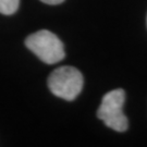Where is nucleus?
<instances>
[{
    "label": "nucleus",
    "instance_id": "nucleus-5",
    "mask_svg": "<svg viewBox=\"0 0 147 147\" xmlns=\"http://www.w3.org/2000/svg\"><path fill=\"white\" fill-rule=\"evenodd\" d=\"M40 1L47 3V5H59V3L63 2L64 0H40Z\"/></svg>",
    "mask_w": 147,
    "mask_h": 147
},
{
    "label": "nucleus",
    "instance_id": "nucleus-2",
    "mask_svg": "<svg viewBox=\"0 0 147 147\" xmlns=\"http://www.w3.org/2000/svg\"><path fill=\"white\" fill-rule=\"evenodd\" d=\"M48 87L55 96L71 101L83 88V75L73 67H60L49 75Z\"/></svg>",
    "mask_w": 147,
    "mask_h": 147
},
{
    "label": "nucleus",
    "instance_id": "nucleus-4",
    "mask_svg": "<svg viewBox=\"0 0 147 147\" xmlns=\"http://www.w3.org/2000/svg\"><path fill=\"white\" fill-rule=\"evenodd\" d=\"M20 0H0V13L10 16L19 9Z\"/></svg>",
    "mask_w": 147,
    "mask_h": 147
},
{
    "label": "nucleus",
    "instance_id": "nucleus-3",
    "mask_svg": "<svg viewBox=\"0 0 147 147\" xmlns=\"http://www.w3.org/2000/svg\"><path fill=\"white\" fill-rule=\"evenodd\" d=\"M125 101V93L121 88L113 89L102 97L97 117L104 121L106 125L117 132L127 130L129 122L123 113V105Z\"/></svg>",
    "mask_w": 147,
    "mask_h": 147
},
{
    "label": "nucleus",
    "instance_id": "nucleus-1",
    "mask_svg": "<svg viewBox=\"0 0 147 147\" xmlns=\"http://www.w3.org/2000/svg\"><path fill=\"white\" fill-rule=\"evenodd\" d=\"M25 45L47 64L60 62L65 57L62 42L57 35L47 30H42L30 35L25 39Z\"/></svg>",
    "mask_w": 147,
    "mask_h": 147
}]
</instances>
